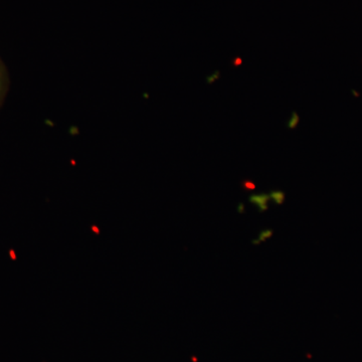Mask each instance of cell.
Masks as SVG:
<instances>
[{
	"instance_id": "cell-3",
	"label": "cell",
	"mask_w": 362,
	"mask_h": 362,
	"mask_svg": "<svg viewBox=\"0 0 362 362\" xmlns=\"http://www.w3.org/2000/svg\"><path fill=\"white\" fill-rule=\"evenodd\" d=\"M271 199L275 202L276 204L280 206L283 202H285L286 194L285 192H280V190H276V192H272L270 194Z\"/></svg>"
},
{
	"instance_id": "cell-7",
	"label": "cell",
	"mask_w": 362,
	"mask_h": 362,
	"mask_svg": "<svg viewBox=\"0 0 362 362\" xmlns=\"http://www.w3.org/2000/svg\"><path fill=\"white\" fill-rule=\"evenodd\" d=\"M243 59L240 57H235V59L233 61V66H242Z\"/></svg>"
},
{
	"instance_id": "cell-2",
	"label": "cell",
	"mask_w": 362,
	"mask_h": 362,
	"mask_svg": "<svg viewBox=\"0 0 362 362\" xmlns=\"http://www.w3.org/2000/svg\"><path fill=\"white\" fill-rule=\"evenodd\" d=\"M7 90H8V77H7L6 66L0 59V105L4 103Z\"/></svg>"
},
{
	"instance_id": "cell-4",
	"label": "cell",
	"mask_w": 362,
	"mask_h": 362,
	"mask_svg": "<svg viewBox=\"0 0 362 362\" xmlns=\"http://www.w3.org/2000/svg\"><path fill=\"white\" fill-rule=\"evenodd\" d=\"M298 124H299V115H298L296 112H293L292 118L290 119L289 122H288V128L295 129Z\"/></svg>"
},
{
	"instance_id": "cell-1",
	"label": "cell",
	"mask_w": 362,
	"mask_h": 362,
	"mask_svg": "<svg viewBox=\"0 0 362 362\" xmlns=\"http://www.w3.org/2000/svg\"><path fill=\"white\" fill-rule=\"evenodd\" d=\"M249 199L252 204L258 207L259 213H263L268 209V202L271 197L270 194H252Z\"/></svg>"
},
{
	"instance_id": "cell-6",
	"label": "cell",
	"mask_w": 362,
	"mask_h": 362,
	"mask_svg": "<svg viewBox=\"0 0 362 362\" xmlns=\"http://www.w3.org/2000/svg\"><path fill=\"white\" fill-rule=\"evenodd\" d=\"M272 235H273V232H272L271 230H264V232H262L261 235H259V240H262V242H264V240H266L267 239H269V238H271Z\"/></svg>"
},
{
	"instance_id": "cell-5",
	"label": "cell",
	"mask_w": 362,
	"mask_h": 362,
	"mask_svg": "<svg viewBox=\"0 0 362 362\" xmlns=\"http://www.w3.org/2000/svg\"><path fill=\"white\" fill-rule=\"evenodd\" d=\"M242 187L244 188L245 190H254L256 189V185L254 182H252L251 180H244L242 182Z\"/></svg>"
}]
</instances>
